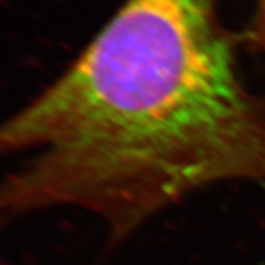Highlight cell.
<instances>
[{
	"instance_id": "6da1fadb",
	"label": "cell",
	"mask_w": 265,
	"mask_h": 265,
	"mask_svg": "<svg viewBox=\"0 0 265 265\" xmlns=\"http://www.w3.org/2000/svg\"><path fill=\"white\" fill-rule=\"evenodd\" d=\"M251 34L255 46L265 53V0H255Z\"/></svg>"
}]
</instances>
